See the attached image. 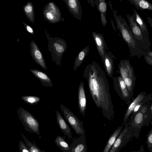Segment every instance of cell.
I'll use <instances>...</instances> for the list:
<instances>
[{
  "label": "cell",
  "instance_id": "obj_10",
  "mask_svg": "<svg viewBox=\"0 0 152 152\" xmlns=\"http://www.w3.org/2000/svg\"><path fill=\"white\" fill-rule=\"evenodd\" d=\"M112 79L116 92L121 99L126 100L128 98L129 93L124 80L121 76H113Z\"/></svg>",
  "mask_w": 152,
  "mask_h": 152
},
{
  "label": "cell",
  "instance_id": "obj_32",
  "mask_svg": "<svg viewBox=\"0 0 152 152\" xmlns=\"http://www.w3.org/2000/svg\"><path fill=\"white\" fill-rule=\"evenodd\" d=\"M143 55L146 62L149 65L152 66V58L148 55L146 51H143Z\"/></svg>",
  "mask_w": 152,
  "mask_h": 152
},
{
  "label": "cell",
  "instance_id": "obj_5",
  "mask_svg": "<svg viewBox=\"0 0 152 152\" xmlns=\"http://www.w3.org/2000/svg\"><path fill=\"white\" fill-rule=\"evenodd\" d=\"M126 16L137 44L143 50L147 51L151 46L150 40L145 37L133 15L127 14Z\"/></svg>",
  "mask_w": 152,
  "mask_h": 152
},
{
  "label": "cell",
  "instance_id": "obj_9",
  "mask_svg": "<svg viewBox=\"0 0 152 152\" xmlns=\"http://www.w3.org/2000/svg\"><path fill=\"white\" fill-rule=\"evenodd\" d=\"M43 15L45 19L53 23L58 22L61 18L60 11L53 2L46 5L43 11Z\"/></svg>",
  "mask_w": 152,
  "mask_h": 152
},
{
  "label": "cell",
  "instance_id": "obj_7",
  "mask_svg": "<svg viewBox=\"0 0 152 152\" xmlns=\"http://www.w3.org/2000/svg\"><path fill=\"white\" fill-rule=\"evenodd\" d=\"M60 108L66 120L75 133L79 135L85 134V132L82 121L79 120L72 112L63 104H61Z\"/></svg>",
  "mask_w": 152,
  "mask_h": 152
},
{
  "label": "cell",
  "instance_id": "obj_36",
  "mask_svg": "<svg viewBox=\"0 0 152 152\" xmlns=\"http://www.w3.org/2000/svg\"><path fill=\"white\" fill-rule=\"evenodd\" d=\"M144 145H142L140 146L139 150L137 151H132L130 152H144Z\"/></svg>",
  "mask_w": 152,
  "mask_h": 152
},
{
  "label": "cell",
  "instance_id": "obj_2",
  "mask_svg": "<svg viewBox=\"0 0 152 152\" xmlns=\"http://www.w3.org/2000/svg\"><path fill=\"white\" fill-rule=\"evenodd\" d=\"M117 13V11L113 10L117 28L120 31L123 38L129 49L130 55L129 56H137L140 58L143 55V50L137 44L132 30L126 21L121 15H118Z\"/></svg>",
  "mask_w": 152,
  "mask_h": 152
},
{
  "label": "cell",
  "instance_id": "obj_25",
  "mask_svg": "<svg viewBox=\"0 0 152 152\" xmlns=\"http://www.w3.org/2000/svg\"><path fill=\"white\" fill-rule=\"evenodd\" d=\"M56 145L63 152H68L69 149V145L65 141V139L59 135L54 140Z\"/></svg>",
  "mask_w": 152,
  "mask_h": 152
},
{
  "label": "cell",
  "instance_id": "obj_17",
  "mask_svg": "<svg viewBox=\"0 0 152 152\" xmlns=\"http://www.w3.org/2000/svg\"><path fill=\"white\" fill-rule=\"evenodd\" d=\"M58 124L65 136H67L69 139L72 137L71 130L68 125L61 115V113L58 110L55 111Z\"/></svg>",
  "mask_w": 152,
  "mask_h": 152
},
{
  "label": "cell",
  "instance_id": "obj_43",
  "mask_svg": "<svg viewBox=\"0 0 152 152\" xmlns=\"http://www.w3.org/2000/svg\"></svg>",
  "mask_w": 152,
  "mask_h": 152
},
{
  "label": "cell",
  "instance_id": "obj_19",
  "mask_svg": "<svg viewBox=\"0 0 152 152\" xmlns=\"http://www.w3.org/2000/svg\"><path fill=\"white\" fill-rule=\"evenodd\" d=\"M132 15L145 37L147 39L150 40L149 37V33L147 26L136 10H133Z\"/></svg>",
  "mask_w": 152,
  "mask_h": 152
},
{
  "label": "cell",
  "instance_id": "obj_18",
  "mask_svg": "<svg viewBox=\"0 0 152 152\" xmlns=\"http://www.w3.org/2000/svg\"><path fill=\"white\" fill-rule=\"evenodd\" d=\"M31 72L39 79L43 86L51 87L53 85L48 76L44 72L37 69H29Z\"/></svg>",
  "mask_w": 152,
  "mask_h": 152
},
{
  "label": "cell",
  "instance_id": "obj_39",
  "mask_svg": "<svg viewBox=\"0 0 152 152\" xmlns=\"http://www.w3.org/2000/svg\"><path fill=\"white\" fill-rule=\"evenodd\" d=\"M111 23H112V26H113V29L115 31V26L114 25V24L113 22L112 21V18L111 19Z\"/></svg>",
  "mask_w": 152,
  "mask_h": 152
},
{
  "label": "cell",
  "instance_id": "obj_1",
  "mask_svg": "<svg viewBox=\"0 0 152 152\" xmlns=\"http://www.w3.org/2000/svg\"><path fill=\"white\" fill-rule=\"evenodd\" d=\"M83 77L87 81L90 95L96 105L110 121L114 117V110L105 73L95 61L87 65Z\"/></svg>",
  "mask_w": 152,
  "mask_h": 152
},
{
  "label": "cell",
  "instance_id": "obj_8",
  "mask_svg": "<svg viewBox=\"0 0 152 152\" xmlns=\"http://www.w3.org/2000/svg\"><path fill=\"white\" fill-rule=\"evenodd\" d=\"M133 137V131L126 123L109 152H119Z\"/></svg>",
  "mask_w": 152,
  "mask_h": 152
},
{
  "label": "cell",
  "instance_id": "obj_30",
  "mask_svg": "<svg viewBox=\"0 0 152 152\" xmlns=\"http://www.w3.org/2000/svg\"><path fill=\"white\" fill-rule=\"evenodd\" d=\"M146 143L149 151L152 152V128L147 135Z\"/></svg>",
  "mask_w": 152,
  "mask_h": 152
},
{
  "label": "cell",
  "instance_id": "obj_20",
  "mask_svg": "<svg viewBox=\"0 0 152 152\" xmlns=\"http://www.w3.org/2000/svg\"><path fill=\"white\" fill-rule=\"evenodd\" d=\"M123 126L118 127L110 136L108 140L103 152H109L114 145L117 137L122 131Z\"/></svg>",
  "mask_w": 152,
  "mask_h": 152
},
{
  "label": "cell",
  "instance_id": "obj_38",
  "mask_svg": "<svg viewBox=\"0 0 152 152\" xmlns=\"http://www.w3.org/2000/svg\"><path fill=\"white\" fill-rule=\"evenodd\" d=\"M146 52L148 55L152 58V51H151L150 49L146 51Z\"/></svg>",
  "mask_w": 152,
  "mask_h": 152
},
{
  "label": "cell",
  "instance_id": "obj_26",
  "mask_svg": "<svg viewBox=\"0 0 152 152\" xmlns=\"http://www.w3.org/2000/svg\"><path fill=\"white\" fill-rule=\"evenodd\" d=\"M21 134L29 152H46L44 150L40 149L36 144L30 141L22 132Z\"/></svg>",
  "mask_w": 152,
  "mask_h": 152
},
{
  "label": "cell",
  "instance_id": "obj_37",
  "mask_svg": "<svg viewBox=\"0 0 152 152\" xmlns=\"http://www.w3.org/2000/svg\"><path fill=\"white\" fill-rule=\"evenodd\" d=\"M147 19L148 23L150 25V26L152 28V18L148 16L147 17Z\"/></svg>",
  "mask_w": 152,
  "mask_h": 152
},
{
  "label": "cell",
  "instance_id": "obj_34",
  "mask_svg": "<svg viewBox=\"0 0 152 152\" xmlns=\"http://www.w3.org/2000/svg\"><path fill=\"white\" fill-rule=\"evenodd\" d=\"M100 14L102 24L103 26H105L107 23L106 15L102 13H100Z\"/></svg>",
  "mask_w": 152,
  "mask_h": 152
},
{
  "label": "cell",
  "instance_id": "obj_22",
  "mask_svg": "<svg viewBox=\"0 0 152 152\" xmlns=\"http://www.w3.org/2000/svg\"><path fill=\"white\" fill-rule=\"evenodd\" d=\"M89 50V45H87L78 53L75 60L73 69L75 71L82 64Z\"/></svg>",
  "mask_w": 152,
  "mask_h": 152
},
{
  "label": "cell",
  "instance_id": "obj_35",
  "mask_svg": "<svg viewBox=\"0 0 152 152\" xmlns=\"http://www.w3.org/2000/svg\"><path fill=\"white\" fill-rule=\"evenodd\" d=\"M23 23L26 30L28 32L32 34H34V30L31 27L27 25L25 23L23 22Z\"/></svg>",
  "mask_w": 152,
  "mask_h": 152
},
{
  "label": "cell",
  "instance_id": "obj_11",
  "mask_svg": "<svg viewBox=\"0 0 152 152\" xmlns=\"http://www.w3.org/2000/svg\"><path fill=\"white\" fill-rule=\"evenodd\" d=\"M69 12L76 19L81 20L82 10L79 0H64Z\"/></svg>",
  "mask_w": 152,
  "mask_h": 152
},
{
  "label": "cell",
  "instance_id": "obj_41",
  "mask_svg": "<svg viewBox=\"0 0 152 152\" xmlns=\"http://www.w3.org/2000/svg\"><path fill=\"white\" fill-rule=\"evenodd\" d=\"M151 112H152V104L151 105Z\"/></svg>",
  "mask_w": 152,
  "mask_h": 152
},
{
  "label": "cell",
  "instance_id": "obj_29",
  "mask_svg": "<svg viewBox=\"0 0 152 152\" xmlns=\"http://www.w3.org/2000/svg\"><path fill=\"white\" fill-rule=\"evenodd\" d=\"M95 1L97 9L100 13H103L106 15L107 4L106 1L104 0H96Z\"/></svg>",
  "mask_w": 152,
  "mask_h": 152
},
{
  "label": "cell",
  "instance_id": "obj_3",
  "mask_svg": "<svg viewBox=\"0 0 152 152\" xmlns=\"http://www.w3.org/2000/svg\"><path fill=\"white\" fill-rule=\"evenodd\" d=\"M147 107L146 106H142L139 111L132 117L130 121L126 123L133 132V137L138 139L140 132L142 127L145 126H148L150 122V118L146 115Z\"/></svg>",
  "mask_w": 152,
  "mask_h": 152
},
{
  "label": "cell",
  "instance_id": "obj_23",
  "mask_svg": "<svg viewBox=\"0 0 152 152\" xmlns=\"http://www.w3.org/2000/svg\"><path fill=\"white\" fill-rule=\"evenodd\" d=\"M136 9L140 10H148L152 11V4L144 0H128Z\"/></svg>",
  "mask_w": 152,
  "mask_h": 152
},
{
  "label": "cell",
  "instance_id": "obj_16",
  "mask_svg": "<svg viewBox=\"0 0 152 152\" xmlns=\"http://www.w3.org/2000/svg\"><path fill=\"white\" fill-rule=\"evenodd\" d=\"M86 149H87V147L86 136L84 134L74 140L69 145V149L68 152H81Z\"/></svg>",
  "mask_w": 152,
  "mask_h": 152
},
{
  "label": "cell",
  "instance_id": "obj_42",
  "mask_svg": "<svg viewBox=\"0 0 152 152\" xmlns=\"http://www.w3.org/2000/svg\"><path fill=\"white\" fill-rule=\"evenodd\" d=\"M151 124L152 125V122H151Z\"/></svg>",
  "mask_w": 152,
  "mask_h": 152
},
{
  "label": "cell",
  "instance_id": "obj_12",
  "mask_svg": "<svg viewBox=\"0 0 152 152\" xmlns=\"http://www.w3.org/2000/svg\"><path fill=\"white\" fill-rule=\"evenodd\" d=\"M92 35L98 52L103 61L107 48L104 38L103 34L95 31L92 32Z\"/></svg>",
  "mask_w": 152,
  "mask_h": 152
},
{
  "label": "cell",
  "instance_id": "obj_4",
  "mask_svg": "<svg viewBox=\"0 0 152 152\" xmlns=\"http://www.w3.org/2000/svg\"><path fill=\"white\" fill-rule=\"evenodd\" d=\"M17 111L18 118L25 129L30 132L40 136L39 123L34 116L28 111L20 107H19Z\"/></svg>",
  "mask_w": 152,
  "mask_h": 152
},
{
  "label": "cell",
  "instance_id": "obj_14",
  "mask_svg": "<svg viewBox=\"0 0 152 152\" xmlns=\"http://www.w3.org/2000/svg\"><path fill=\"white\" fill-rule=\"evenodd\" d=\"M30 45L31 54L33 59L42 68L47 70V67L43 56L36 43L32 41Z\"/></svg>",
  "mask_w": 152,
  "mask_h": 152
},
{
  "label": "cell",
  "instance_id": "obj_6",
  "mask_svg": "<svg viewBox=\"0 0 152 152\" xmlns=\"http://www.w3.org/2000/svg\"><path fill=\"white\" fill-rule=\"evenodd\" d=\"M118 68L129 92H131L135 81L133 67L128 60L123 59L120 61Z\"/></svg>",
  "mask_w": 152,
  "mask_h": 152
},
{
  "label": "cell",
  "instance_id": "obj_33",
  "mask_svg": "<svg viewBox=\"0 0 152 152\" xmlns=\"http://www.w3.org/2000/svg\"><path fill=\"white\" fill-rule=\"evenodd\" d=\"M142 103L141 102H139L137 104L133 111L131 117H132L137 112H138L142 106Z\"/></svg>",
  "mask_w": 152,
  "mask_h": 152
},
{
  "label": "cell",
  "instance_id": "obj_31",
  "mask_svg": "<svg viewBox=\"0 0 152 152\" xmlns=\"http://www.w3.org/2000/svg\"><path fill=\"white\" fill-rule=\"evenodd\" d=\"M19 147L20 152H29L25 144L22 141H19Z\"/></svg>",
  "mask_w": 152,
  "mask_h": 152
},
{
  "label": "cell",
  "instance_id": "obj_40",
  "mask_svg": "<svg viewBox=\"0 0 152 152\" xmlns=\"http://www.w3.org/2000/svg\"><path fill=\"white\" fill-rule=\"evenodd\" d=\"M87 149H85L83 151H82L81 152H87Z\"/></svg>",
  "mask_w": 152,
  "mask_h": 152
},
{
  "label": "cell",
  "instance_id": "obj_13",
  "mask_svg": "<svg viewBox=\"0 0 152 152\" xmlns=\"http://www.w3.org/2000/svg\"><path fill=\"white\" fill-rule=\"evenodd\" d=\"M84 85V83L81 80L78 90V108L80 113L83 117L85 116L86 107V99Z\"/></svg>",
  "mask_w": 152,
  "mask_h": 152
},
{
  "label": "cell",
  "instance_id": "obj_27",
  "mask_svg": "<svg viewBox=\"0 0 152 152\" xmlns=\"http://www.w3.org/2000/svg\"><path fill=\"white\" fill-rule=\"evenodd\" d=\"M56 51L61 58L63 53L66 51L67 45L66 42L63 39H60L58 42L54 43Z\"/></svg>",
  "mask_w": 152,
  "mask_h": 152
},
{
  "label": "cell",
  "instance_id": "obj_15",
  "mask_svg": "<svg viewBox=\"0 0 152 152\" xmlns=\"http://www.w3.org/2000/svg\"><path fill=\"white\" fill-rule=\"evenodd\" d=\"M116 58L112 52L108 51L105 53L103 61L106 73L108 76L111 79L113 77L114 59Z\"/></svg>",
  "mask_w": 152,
  "mask_h": 152
},
{
  "label": "cell",
  "instance_id": "obj_24",
  "mask_svg": "<svg viewBox=\"0 0 152 152\" xmlns=\"http://www.w3.org/2000/svg\"><path fill=\"white\" fill-rule=\"evenodd\" d=\"M24 12L28 19L32 23L34 21V8L31 2H28L23 7Z\"/></svg>",
  "mask_w": 152,
  "mask_h": 152
},
{
  "label": "cell",
  "instance_id": "obj_21",
  "mask_svg": "<svg viewBox=\"0 0 152 152\" xmlns=\"http://www.w3.org/2000/svg\"><path fill=\"white\" fill-rule=\"evenodd\" d=\"M144 96V95L143 94H139L130 104L124 115L122 125H124L126 123L129 116L133 111L135 107L139 102L142 101L143 99Z\"/></svg>",
  "mask_w": 152,
  "mask_h": 152
},
{
  "label": "cell",
  "instance_id": "obj_28",
  "mask_svg": "<svg viewBox=\"0 0 152 152\" xmlns=\"http://www.w3.org/2000/svg\"><path fill=\"white\" fill-rule=\"evenodd\" d=\"M21 99L27 104L31 105L37 104L40 100V97L38 96H22Z\"/></svg>",
  "mask_w": 152,
  "mask_h": 152
}]
</instances>
